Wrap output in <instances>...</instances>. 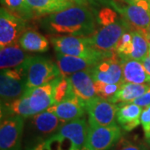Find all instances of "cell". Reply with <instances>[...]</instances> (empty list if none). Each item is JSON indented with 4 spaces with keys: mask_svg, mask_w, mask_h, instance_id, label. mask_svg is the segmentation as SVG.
I'll use <instances>...</instances> for the list:
<instances>
[{
    "mask_svg": "<svg viewBox=\"0 0 150 150\" xmlns=\"http://www.w3.org/2000/svg\"><path fill=\"white\" fill-rule=\"evenodd\" d=\"M118 106L117 121L123 130L130 132L141 124L140 117L144 108L134 103H121Z\"/></svg>",
    "mask_w": 150,
    "mask_h": 150,
    "instance_id": "obj_19",
    "label": "cell"
},
{
    "mask_svg": "<svg viewBox=\"0 0 150 150\" xmlns=\"http://www.w3.org/2000/svg\"><path fill=\"white\" fill-rule=\"evenodd\" d=\"M149 44L144 35L137 30H129L122 35L114 48L121 59H135L142 61L149 56Z\"/></svg>",
    "mask_w": 150,
    "mask_h": 150,
    "instance_id": "obj_7",
    "label": "cell"
},
{
    "mask_svg": "<svg viewBox=\"0 0 150 150\" xmlns=\"http://www.w3.org/2000/svg\"><path fill=\"white\" fill-rule=\"evenodd\" d=\"M96 22L98 28L88 38L92 46L103 52L114 51L123 33L129 30H134L123 17L110 7L98 10Z\"/></svg>",
    "mask_w": 150,
    "mask_h": 150,
    "instance_id": "obj_2",
    "label": "cell"
},
{
    "mask_svg": "<svg viewBox=\"0 0 150 150\" xmlns=\"http://www.w3.org/2000/svg\"><path fill=\"white\" fill-rule=\"evenodd\" d=\"M47 110L54 112L63 123L82 118L85 113L83 103L78 97L54 104Z\"/></svg>",
    "mask_w": 150,
    "mask_h": 150,
    "instance_id": "obj_18",
    "label": "cell"
},
{
    "mask_svg": "<svg viewBox=\"0 0 150 150\" xmlns=\"http://www.w3.org/2000/svg\"><path fill=\"white\" fill-rule=\"evenodd\" d=\"M118 13L134 30L142 32L150 26V0L125 4L119 0H99Z\"/></svg>",
    "mask_w": 150,
    "mask_h": 150,
    "instance_id": "obj_4",
    "label": "cell"
},
{
    "mask_svg": "<svg viewBox=\"0 0 150 150\" xmlns=\"http://www.w3.org/2000/svg\"><path fill=\"white\" fill-rule=\"evenodd\" d=\"M90 73L94 82L118 84L123 83L122 65L115 52L110 57L99 61L90 70Z\"/></svg>",
    "mask_w": 150,
    "mask_h": 150,
    "instance_id": "obj_12",
    "label": "cell"
},
{
    "mask_svg": "<svg viewBox=\"0 0 150 150\" xmlns=\"http://www.w3.org/2000/svg\"><path fill=\"white\" fill-rule=\"evenodd\" d=\"M57 64L64 77H69L71 74L79 71H90L102 59H87L66 55L56 52Z\"/></svg>",
    "mask_w": 150,
    "mask_h": 150,
    "instance_id": "obj_16",
    "label": "cell"
},
{
    "mask_svg": "<svg viewBox=\"0 0 150 150\" xmlns=\"http://www.w3.org/2000/svg\"><path fill=\"white\" fill-rule=\"evenodd\" d=\"M18 43L23 50L33 53H44L49 48L48 39L33 29H27L23 33Z\"/></svg>",
    "mask_w": 150,
    "mask_h": 150,
    "instance_id": "obj_25",
    "label": "cell"
},
{
    "mask_svg": "<svg viewBox=\"0 0 150 150\" xmlns=\"http://www.w3.org/2000/svg\"><path fill=\"white\" fill-rule=\"evenodd\" d=\"M145 139L147 141V143L150 145V133L145 134Z\"/></svg>",
    "mask_w": 150,
    "mask_h": 150,
    "instance_id": "obj_36",
    "label": "cell"
},
{
    "mask_svg": "<svg viewBox=\"0 0 150 150\" xmlns=\"http://www.w3.org/2000/svg\"><path fill=\"white\" fill-rule=\"evenodd\" d=\"M27 21L13 14L4 7L0 10V47L18 43L27 30Z\"/></svg>",
    "mask_w": 150,
    "mask_h": 150,
    "instance_id": "obj_10",
    "label": "cell"
},
{
    "mask_svg": "<svg viewBox=\"0 0 150 150\" xmlns=\"http://www.w3.org/2000/svg\"><path fill=\"white\" fill-rule=\"evenodd\" d=\"M143 35H144V37L146 38V40L148 41V43L149 44H150V26L149 28H147L146 29L144 30H143L142 32H140Z\"/></svg>",
    "mask_w": 150,
    "mask_h": 150,
    "instance_id": "obj_34",
    "label": "cell"
},
{
    "mask_svg": "<svg viewBox=\"0 0 150 150\" xmlns=\"http://www.w3.org/2000/svg\"><path fill=\"white\" fill-rule=\"evenodd\" d=\"M108 150H148V149L140 142L122 137Z\"/></svg>",
    "mask_w": 150,
    "mask_h": 150,
    "instance_id": "obj_29",
    "label": "cell"
},
{
    "mask_svg": "<svg viewBox=\"0 0 150 150\" xmlns=\"http://www.w3.org/2000/svg\"><path fill=\"white\" fill-rule=\"evenodd\" d=\"M75 95L84 103L97 96L90 71H79L69 76Z\"/></svg>",
    "mask_w": 150,
    "mask_h": 150,
    "instance_id": "obj_17",
    "label": "cell"
},
{
    "mask_svg": "<svg viewBox=\"0 0 150 150\" xmlns=\"http://www.w3.org/2000/svg\"><path fill=\"white\" fill-rule=\"evenodd\" d=\"M140 123L144 130L145 134L150 133V105L143 109L140 117Z\"/></svg>",
    "mask_w": 150,
    "mask_h": 150,
    "instance_id": "obj_30",
    "label": "cell"
},
{
    "mask_svg": "<svg viewBox=\"0 0 150 150\" xmlns=\"http://www.w3.org/2000/svg\"><path fill=\"white\" fill-rule=\"evenodd\" d=\"M96 95L103 99L110 101L118 91L120 84L118 83H104L101 82H94Z\"/></svg>",
    "mask_w": 150,
    "mask_h": 150,
    "instance_id": "obj_28",
    "label": "cell"
},
{
    "mask_svg": "<svg viewBox=\"0 0 150 150\" xmlns=\"http://www.w3.org/2000/svg\"><path fill=\"white\" fill-rule=\"evenodd\" d=\"M71 1L77 5L87 6V7L88 5H95L96 4L95 0H71Z\"/></svg>",
    "mask_w": 150,
    "mask_h": 150,
    "instance_id": "obj_32",
    "label": "cell"
},
{
    "mask_svg": "<svg viewBox=\"0 0 150 150\" xmlns=\"http://www.w3.org/2000/svg\"><path fill=\"white\" fill-rule=\"evenodd\" d=\"M132 103H134L135 104L139 105L140 107L145 108L147 106L150 105V88L148 89V91L146 92L145 93H144L143 95L138 98H136L134 101Z\"/></svg>",
    "mask_w": 150,
    "mask_h": 150,
    "instance_id": "obj_31",
    "label": "cell"
},
{
    "mask_svg": "<svg viewBox=\"0 0 150 150\" xmlns=\"http://www.w3.org/2000/svg\"><path fill=\"white\" fill-rule=\"evenodd\" d=\"M141 62L143 63V64H144V66L145 69H146V71H147V73L150 75V57L149 56L145 57L144 59H143Z\"/></svg>",
    "mask_w": 150,
    "mask_h": 150,
    "instance_id": "obj_33",
    "label": "cell"
},
{
    "mask_svg": "<svg viewBox=\"0 0 150 150\" xmlns=\"http://www.w3.org/2000/svg\"><path fill=\"white\" fill-rule=\"evenodd\" d=\"M1 4L13 14L26 21L36 17L26 0H1Z\"/></svg>",
    "mask_w": 150,
    "mask_h": 150,
    "instance_id": "obj_26",
    "label": "cell"
},
{
    "mask_svg": "<svg viewBox=\"0 0 150 150\" xmlns=\"http://www.w3.org/2000/svg\"><path fill=\"white\" fill-rule=\"evenodd\" d=\"M35 16H46L74 5L72 1L62 0H26Z\"/></svg>",
    "mask_w": 150,
    "mask_h": 150,
    "instance_id": "obj_24",
    "label": "cell"
},
{
    "mask_svg": "<svg viewBox=\"0 0 150 150\" xmlns=\"http://www.w3.org/2000/svg\"><path fill=\"white\" fill-rule=\"evenodd\" d=\"M62 1H71V0H62Z\"/></svg>",
    "mask_w": 150,
    "mask_h": 150,
    "instance_id": "obj_38",
    "label": "cell"
},
{
    "mask_svg": "<svg viewBox=\"0 0 150 150\" xmlns=\"http://www.w3.org/2000/svg\"><path fill=\"white\" fill-rule=\"evenodd\" d=\"M77 97L73 90L71 81L69 77L59 76L54 88V99L55 104Z\"/></svg>",
    "mask_w": 150,
    "mask_h": 150,
    "instance_id": "obj_27",
    "label": "cell"
},
{
    "mask_svg": "<svg viewBox=\"0 0 150 150\" xmlns=\"http://www.w3.org/2000/svg\"><path fill=\"white\" fill-rule=\"evenodd\" d=\"M150 88V83L139 84L129 82H123L119 86L118 90L112 97L110 102L113 103H132L136 98L141 97L148 91Z\"/></svg>",
    "mask_w": 150,
    "mask_h": 150,
    "instance_id": "obj_23",
    "label": "cell"
},
{
    "mask_svg": "<svg viewBox=\"0 0 150 150\" xmlns=\"http://www.w3.org/2000/svg\"><path fill=\"white\" fill-rule=\"evenodd\" d=\"M35 115L29 105V96L26 91L25 94L21 98L12 102L1 103V118L10 116H21L28 118Z\"/></svg>",
    "mask_w": 150,
    "mask_h": 150,
    "instance_id": "obj_22",
    "label": "cell"
},
{
    "mask_svg": "<svg viewBox=\"0 0 150 150\" xmlns=\"http://www.w3.org/2000/svg\"><path fill=\"white\" fill-rule=\"evenodd\" d=\"M44 31L52 34L89 37L96 31V18L87 6H71L43 16L39 20Z\"/></svg>",
    "mask_w": 150,
    "mask_h": 150,
    "instance_id": "obj_1",
    "label": "cell"
},
{
    "mask_svg": "<svg viewBox=\"0 0 150 150\" xmlns=\"http://www.w3.org/2000/svg\"><path fill=\"white\" fill-rule=\"evenodd\" d=\"M26 63L28 90L50 83L62 75L58 64L41 56H30Z\"/></svg>",
    "mask_w": 150,
    "mask_h": 150,
    "instance_id": "obj_6",
    "label": "cell"
},
{
    "mask_svg": "<svg viewBox=\"0 0 150 150\" xmlns=\"http://www.w3.org/2000/svg\"><path fill=\"white\" fill-rule=\"evenodd\" d=\"M56 52L66 55L87 58V59H103L113 54L112 52H103L92 46L89 38L59 35L50 38Z\"/></svg>",
    "mask_w": 150,
    "mask_h": 150,
    "instance_id": "obj_3",
    "label": "cell"
},
{
    "mask_svg": "<svg viewBox=\"0 0 150 150\" xmlns=\"http://www.w3.org/2000/svg\"><path fill=\"white\" fill-rule=\"evenodd\" d=\"M123 82L144 84L150 83V75L147 73L143 63L135 59H121Z\"/></svg>",
    "mask_w": 150,
    "mask_h": 150,
    "instance_id": "obj_20",
    "label": "cell"
},
{
    "mask_svg": "<svg viewBox=\"0 0 150 150\" xmlns=\"http://www.w3.org/2000/svg\"><path fill=\"white\" fill-rule=\"evenodd\" d=\"M24 120L21 116L1 118L0 149L21 150Z\"/></svg>",
    "mask_w": 150,
    "mask_h": 150,
    "instance_id": "obj_11",
    "label": "cell"
},
{
    "mask_svg": "<svg viewBox=\"0 0 150 150\" xmlns=\"http://www.w3.org/2000/svg\"><path fill=\"white\" fill-rule=\"evenodd\" d=\"M57 79L42 86L27 90L29 96V105L35 114L43 112L55 104L54 93Z\"/></svg>",
    "mask_w": 150,
    "mask_h": 150,
    "instance_id": "obj_15",
    "label": "cell"
},
{
    "mask_svg": "<svg viewBox=\"0 0 150 150\" xmlns=\"http://www.w3.org/2000/svg\"><path fill=\"white\" fill-rule=\"evenodd\" d=\"M119 1H121V2H123V3H125V4H134V3H136L137 1H139V0H119Z\"/></svg>",
    "mask_w": 150,
    "mask_h": 150,
    "instance_id": "obj_35",
    "label": "cell"
},
{
    "mask_svg": "<svg viewBox=\"0 0 150 150\" xmlns=\"http://www.w3.org/2000/svg\"><path fill=\"white\" fill-rule=\"evenodd\" d=\"M89 125L84 118L75 119L62 124L54 136L61 142L69 140V150H83Z\"/></svg>",
    "mask_w": 150,
    "mask_h": 150,
    "instance_id": "obj_13",
    "label": "cell"
},
{
    "mask_svg": "<svg viewBox=\"0 0 150 150\" xmlns=\"http://www.w3.org/2000/svg\"><path fill=\"white\" fill-rule=\"evenodd\" d=\"M29 57L30 55L25 53L18 43L5 46L0 50V69L4 70L18 67L25 63Z\"/></svg>",
    "mask_w": 150,
    "mask_h": 150,
    "instance_id": "obj_21",
    "label": "cell"
},
{
    "mask_svg": "<svg viewBox=\"0 0 150 150\" xmlns=\"http://www.w3.org/2000/svg\"><path fill=\"white\" fill-rule=\"evenodd\" d=\"M30 126L32 130L33 139L40 141L42 143L45 141L44 139H49L51 136L58 132L59 128L62 126L63 123L54 112L48 110L37 113L30 117Z\"/></svg>",
    "mask_w": 150,
    "mask_h": 150,
    "instance_id": "obj_14",
    "label": "cell"
},
{
    "mask_svg": "<svg viewBox=\"0 0 150 150\" xmlns=\"http://www.w3.org/2000/svg\"><path fill=\"white\" fill-rule=\"evenodd\" d=\"M27 83L28 74L26 62L13 69L1 70V103L12 102L23 96L28 90Z\"/></svg>",
    "mask_w": 150,
    "mask_h": 150,
    "instance_id": "obj_5",
    "label": "cell"
},
{
    "mask_svg": "<svg viewBox=\"0 0 150 150\" xmlns=\"http://www.w3.org/2000/svg\"><path fill=\"white\" fill-rule=\"evenodd\" d=\"M122 138V129L117 124L89 126L83 150H108Z\"/></svg>",
    "mask_w": 150,
    "mask_h": 150,
    "instance_id": "obj_9",
    "label": "cell"
},
{
    "mask_svg": "<svg viewBox=\"0 0 150 150\" xmlns=\"http://www.w3.org/2000/svg\"><path fill=\"white\" fill-rule=\"evenodd\" d=\"M149 56L150 57V44H149Z\"/></svg>",
    "mask_w": 150,
    "mask_h": 150,
    "instance_id": "obj_37",
    "label": "cell"
},
{
    "mask_svg": "<svg viewBox=\"0 0 150 150\" xmlns=\"http://www.w3.org/2000/svg\"><path fill=\"white\" fill-rule=\"evenodd\" d=\"M88 115L89 126H109L116 124L118 104L96 96L83 103Z\"/></svg>",
    "mask_w": 150,
    "mask_h": 150,
    "instance_id": "obj_8",
    "label": "cell"
}]
</instances>
